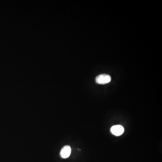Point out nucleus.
Listing matches in <instances>:
<instances>
[{
  "label": "nucleus",
  "mask_w": 162,
  "mask_h": 162,
  "mask_svg": "<svg viewBox=\"0 0 162 162\" xmlns=\"http://www.w3.org/2000/svg\"><path fill=\"white\" fill-rule=\"evenodd\" d=\"M71 149L69 146H65L61 149L60 156L63 158H67L69 157L71 154Z\"/></svg>",
  "instance_id": "nucleus-3"
},
{
  "label": "nucleus",
  "mask_w": 162,
  "mask_h": 162,
  "mask_svg": "<svg viewBox=\"0 0 162 162\" xmlns=\"http://www.w3.org/2000/svg\"><path fill=\"white\" fill-rule=\"evenodd\" d=\"M111 78L109 75L102 74L99 75L96 78V82L99 84H105L110 82Z\"/></svg>",
  "instance_id": "nucleus-1"
},
{
  "label": "nucleus",
  "mask_w": 162,
  "mask_h": 162,
  "mask_svg": "<svg viewBox=\"0 0 162 162\" xmlns=\"http://www.w3.org/2000/svg\"><path fill=\"white\" fill-rule=\"evenodd\" d=\"M111 132L115 136H120L123 134L124 128L122 126L120 125L114 126L111 128Z\"/></svg>",
  "instance_id": "nucleus-2"
}]
</instances>
